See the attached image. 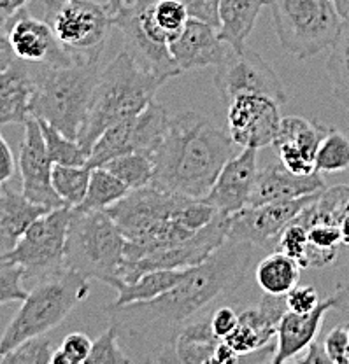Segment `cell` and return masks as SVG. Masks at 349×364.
Wrapping results in <instances>:
<instances>
[{
	"label": "cell",
	"mask_w": 349,
	"mask_h": 364,
	"mask_svg": "<svg viewBox=\"0 0 349 364\" xmlns=\"http://www.w3.org/2000/svg\"><path fill=\"white\" fill-rule=\"evenodd\" d=\"M53 343L44 335L33 336L21 341L18 347L7 352L0 363L2 364H51Z\"/></svg>",
	"instance_id": "cell-38"
},
{
	"label": "cell",
	"mask_w": 349,
	"mask_h": 364,
	"mask_svg": "<svg viewBox=\"0 0 349 364\" xmlns=\"http://www.w3.org/2000/svg\"><path fill=\"white\" fill-rule=\"evenodd\" d=\"M348 335H349V324H348Z\"/></svg>",
	"instance_id": "cell-57"
},
{
	"label": "cell",
	"mask_w": 349,
	"mask_h": 364,
	"mask_svg": "<svg viewBox=\"0 0 349 364\" xmlns=\"http://www.w3.org/2000/svg\"><path fill=\"white\" fill-rule=\"evenodd\" d=\"M53 161L48 156L46 142L37 117L25 123L24 142L20 147L21 193L32 203L46 207L48 210L63 207V200L53 188Z\"/></svg>",
	"instance_id": "cell-17"
},
{
	"label": "cell",
	"mask_w": 349,
	"mask_h": 364,
	"mask_svg": "<svg viewBox=\"0 0 349 364\" xmlns=\"http://www.w3.org/2000/svg\"><path fill=\"white\" fill-rule=\"evenodd\" d=\"M36 77L32 114L78 140L90 98L100 75L98 63L74 60L71 63H32Z\"/></svg>",
	"instance_id": "cell-5"
},
{
	"label": "cell",
	"mask_w": 349,
	"mask_h": 364,
	"mask_svg": "<svg viewBox=\"0 0 349 364\" xmlns=\"http://www.w3.org/2000/svg\"><path fill=\"white\" fill-rule=\"evenodd\" d=\"M188 200L144 186L128 191L127 196L109 207V215L127 238L123 264L147 252L176 247L195 237L199 231L188 230L181 221Z\"/></svg>",
	"instance_id": "cell-3"
},
{
	"label": "cell",
	"mask_w": 349,
	"mask_h": 364,
	"mask_svg": "<svg viewBox=\"0 0 349 364\" xmlns=\"http://www.w3.org/2000/svg\"><path fill=\"white\" fill-rule=\"evenodd\" d=\"M278 147L279 161L283 163L284 168L290 170L291 173H297V176H309V173L316 172V166H314V158L306 154L298 147L291 146V144H281Z\"/></svg>",
	"instance_id": "cell-44"
},
{
	"label": "cell",
	"mask_w": 349,
	"mask_h": 364,
	"mask_svg": "<svg viewBox=\"0 0 349 364\" xmlns=\"http://www.w3.org/2000/svg\"><path fill=\"white\" fill-rule=\"evenodd\" d=\"M318 193L301 196V198L279 200V202L264 203L258 207L242 208L229 215L226 238L246 242V244L255 245L258 250L272 252L276 250L279 235L283 233L284 228L313 202Z\"/></svg>",
	"instance_id": "cell-15"
},
{
	"label": "cell",
	"mask_w": 349,
	"mask_h": 364,
	"mask_svg": "<svg viewBox=\"0 0 349 364\" xmlns=\"http://www.w3.org/2000/svg\"><path fill=\"white\" fill-rule=\"evenodd\" d=\"M335 6L339 9L340 16L346 18L349 16V0H335Z\"/></svg>",
	"instance_id": "cell-54"
},
{
	"label": "cell",
	"mask_w": 349,
	"mask_h": 364,
	"mask_svg": "<svg viewBox=\"0 0 349 364\" xmlns=\"http://www.w3.org/2000/svg\"><path fill=\"white\" fill-rule=\"evenodd\" d=\"M219 338L211 326V314L189 321L177 333L174 352L176 361L183 364H212Z\"/></svg>",
	"instance_id": "cell-27"
},
{
	"label": "cell",
	"mask_w": 349,
	"mask_h": 364,
	"mask_svg": "<svg viewBox=\"0 0 349 364\" xmlns=\"http://www.w3.org/2000/svg\"><path fill=\"white\" fill-rule=\"evenodd\" d=\"M30 0H0V20L9 21L11 18L16 16Z\"/></svg>",
	"instance_id": "cell-53"
},
{
	"label": "cell",
	"mask_w": 349,
	"mask_h": 364,
	"mask_svg": "<svg viewBox=\"0 0 349 364\" xmlns=\"http://www.w3.org/2000/svg\"><path fill=\"white\" fill-rule=\"evenodd\" d=\"M113 16L108 4L95 0L44 2V20L51 26L56 41L81 62L98 63L115 28Z\"/></svg>",
	"instance_id": "cell-9"
},
{
	"label": "cell",
	"mask_w": 349,
	"mask_h": 364,
	"mask_svg": "<svg viewBox=\"0 0 349 364\" xmlns=\"http://www.w3.org/2000/svg\"><path fill=\"white\" fill-rule=\"evenodd\" d=\"M232 154L234 140L229 132L199 112L174 114L151 154L150 186L184 198L204 200Z\"/></svg>",
	"instance_id": "cell-2"
},
{
	"label": "cell",
	"mask_w": 349,
	"mask_h": 364,
	"mask_svg": "<svg viewBox=\"0 0 349 364\" xmlns=\"http://www.w3.org/2000/svg\"><path fill=\"white\" fill-rule=\"evenodd\" d=\"M125 6V0H108V7L113 14H116Z\"/></svg>",
	"instance_id": "cell-55"
},
{
	"label": "cell",
	"mask_w": 349,
	"mask_h": 364,
	"mask_svg": "<svg viewBox=\"0 0 349 364\" xmlns=\"http://www.w3.org/2000/svg\"><path fill=\"white\" fill-rule=\"evenodd\" d=\"M187 6L189 18L206 21L219 28V0H181Z\"/></svg>",
	"instance_id": "cell-47"
},
{
	"label": "cell",
	"mask_w": 349,
	"mask_h": 364,
	"mask_svg": "<svg viewBox=\"0 0 349 364\" xmlns=\"http://www.w3.org/2000/svg\"><path fill=\"white\" fill-rule=\"evenodd\" d=\"M321 189H325V182L320 172L297 176L284 168L281 161H274L258 172L248 207H258V205L279 202V200L301 198Z\"/></svg>",
	"instance_id": "cell-22"
},
{
	"label": "cell",
	"mask_w": 349,
	"mask_h": 364,
	"mask_svg": "<svg viewBox=\"0 0 349 364\" xmlns=\"http://www.w3.org/2000/svg\"><path fill=\"white\" fill-rule=\"evenodd\" d=\"M165 82V79L139 65L137 60L123 49L100 70L78 142L90 154L98 136L113 124L146 109Z\"/></svg>",
	"instance_id": "cell-4"
},
{
	"label": "cell",
	"mask_w": 349,
	"mask_h": 364,
	"mask_svg": "<svg viewBox=\"0 0 349 364\" xmlns=\"http://www.w3.org/2000/svg\"><path fill=\"white\" fill-rule=\"evenodd\" d=\"M314 166L320 173L349 172V134L333 127H325L318 146Z\"/></svg>",
	"instance_id": "cell-33"
},
{
	"label": "cell",
	"mask_w": 349,
	"mask_h": 364,
	"mask_svg": "<svg viewBox=\"0 0 349 364\" xmlns=\"http://www.w3.org/2000/svg\"><path fill=\"white\" fill-rule=\"evenodd\" d=\"M293 361L303 364H332L330 363L328 355H326L325 347L318 343V341H313V343L306 348V355H303V358H295Z\"/></svg>",
	"instance_id": "cell-50"
},
{
	"label": "cell",
	"mask_w": 349,
	"mask_h": 364,
	"mask_svg": "<svg viewBox=\"0 0 349 364\" xmlns=\"http://www.w3.org/2000/svg\"><path fill=\"white\" fill-rule=\"evenodd\" d=\"M307 228L293 221L290 223L283 230V233L279 235L278 245H276V250H281L286 256H290L291 259L297 261V264L301 267V270H307Z\"/></svg>",
	"instance_id": "cell-42"
},
{
	"label": "cell",
	"mask_w": 349,
	"mask_h": 364,
	"mask_svg": "<svg viewBox=\"0 0 349 364\" xmlns=\"http://www.w3.org/2000/svg\"><path fill=\"white\" fill-rule=\"evenodd\" d=\"M325 124L316 123V121H309L301 116H286L281 117L279 132L276 136L274 146L281 144H291V146L298 147L309 156L316 158L318 146L323 136Z\"/></svg>",
	"instance_id": "cell-34"
},
{
	"label": "cell",
	"mask_w": 349,
	"mask_h": 364,
	"mask_svg": "<svg viewBox=\"0 0 349 364\" xmlns=\"http://www.w3.org/2000/svg\"><path fill=\"white\" fill-rule=\"evenodd\" d=\"M256 286L264 293L284 296L301 280V267L281 250H272L258 261L255 268Z\"/></svg>",
	"instance_id": "cell-28"
},
{
	"label": "cell",
	"mask_w": 349,
	"mask_h": 364,
	"mask_svg": "<svg viewBox=\"0 0 349 364\" xmlns=\"http://www.w3.org/2000/svg\"><path fill=\"white\" fill-rule=\"evenodd\" d=\"M320 294L316 287L313 286H295L290 293L286 294V309L295 314L313 312L320 305Z\"/></svg>",
	"instance_id": "cell-46"
},
{
	"label": "cell",
	"mask_w": 349,
	"mask_h": 364,
	"mask_svg": "<svg viewBox=\"0 0 349 364\" xmlns=\"http://www.w3.org/2000/svg\"><path fill=\"white\" fill-rule=\"evenodd\" d=\"M328 310H333V298L323 299L320 305L307 314H295L286 310L278 326V336H276V352L271 363L283 364L293 361L306 352L313 341H316L318 333L323 326V318Z\"/></svg>",
	"instance_id": "cell-23"
},
{
	"label": "cell",
	"mask_w": 349,
	"mask_h": 364,
	"mask_svg": "<svg viewBox=\"0 0 349 364\" xmlns=\"http://www.w3.org/2000/svg\"><path fill=\"white\" fill-rule=\"evenodd\" d=\"M127 238L108 210L72 208L63 264L113 289L121 284Z\"/></svg>",
	"instance_id": "cell-7"
},
{
	"label": "cell",
	"mask_w": 349,
	"mask_h": 364,
	"mask_svg": "<svg viewBox=\"0 0 349 364\" xmlns=\"http://www.w3.org/2000/svg\"><path fill=\"white\" fill-rule=\"evenodd\" d=\"M286 294L274 296L264 293L255 306H246L239 312L237 326L223 340L239 355H242L244 361L248 355L256 354L276 340L281 317L286 314Z\"/></svg>",
	"instance_id": "cell-18"
},
{
	"label": "cell",
	"mask_w": 349,
	"mask_h": 364,
	"mask_svg": "<svg viewBox=\"0 0 349 364\" xmlns=\"http://www.w3.org/2000/svg\"><path fill=\"white\" fill-rule=\"evenodd\" d=\"M283 49L298 60L332 46L343 23L335 0H267Z\"/></svg>",
	"instance_id": "cell-8"
},
{
	"label": "cell",
	"mask_w": 349,
	"mask_h": 364,
	"mask_svg": "<svg viewBox=\"0 0 349 364\" xmlns=\"http://www.w3.org/2000/svg\"><path fill=\"white\" fill-rule=\"evenodd\" d=\"M132 359L121 347L118 333L113 326H109L97 340L93 341L92 352L86 364H128Z\"/></svg>",
	"instance_id": "cell-40"
},
{
	"label": "cell",
	"mask_w": 349,
	"mask_h": 364,
	"mask_svg": "<svg viewBox=\"0 0 349 364\" xmlns=\"http://www.w3.org/2000/svg\"><path fill=\"white\" fill-rule=\"evenodd\" d=\"M256 250L255 245L226 238L204 263L188 268L187 275L158 298L105 306L132 363H177V333L216 299L235 293L244 284Z\"/></svg>",
	"instance_id": "cell-1"
},
{
	"label": "cell",
	"mask_w": 349,
	"mask_h": 364,
	"mask_svg": "<svg viewBox=\"0 0 349 364\" xmlns=\"http://www.w3.org/2000/svg\"><path fill=\"white\" fill-rule=\"evenodd\" d=\"M170 114L158 102H150L135 116L113 124L93 144L86 165L102 166L109 159L127 153L153 154L169 128Z\"/></svg>",
	"instance_id": "cell-12"
},
{
	"label": "cell",
	"mask_w": 349,
	"mask_h": 364,
	"mask_svg": "<svg viewBox=\"0 0 349 364\" xmlns=\"http://www.w3.org/2000/svg\"><path fill=\"white\" fill-rule=\"evenodd\" d=\"M93 341L85 333H71L53 352L51 364H86Z\"/></svg>",
	"instance_id": "cell-43"
},
{
	"label": "cell",
	"mask_w": 349,
	"mask_h": 364,
	"mask_svg": "<svg viewBox=\"0 0 349 364\" xmlns=\"http://www.w3.org/2000/svg\"><path fill=\"white\" fill-rule=\"evenodd\" d=\"M4 254V247H2V242H0V256H2Z\"/></svg>",
	"instance_id": "cell-56"
},
{
	"label": "cell",
	"mask_w": 349,
	"mask_h": 364,
	"mask_svg": "<svg viewBox=\"0 0 349 364\" xmlns=\"http://www.w3.org/2000/svg\"><path fill=\"white\" fill-rule=\"evenodd\" d=\"M46 212V207L32 203L24 193L7 188V184L0 186V242L4 254L9 252L26 228Z\"/></svg>",
	"instance_id": "cell-25"
},
{
	"label": "cell",
	"mask_w": 349,
	"mask_h": 364,
	"mask_svg": "<svg viewBox=\"0 0 349 364\" xmlns=\"http://www.w3.org/2000/svg\"><path fill=\"white\" fill-rule=\"evenodd\" d=\"M14 172H16V159L7 140L0 134V186L13 179Z\"/></svg>",
	"instance_id": "cell-49"
},
{
	"label": "cell",
	"mask_w": 349,
	"mask_h": 364,
	"mask_svg": "<svg viewBox=\"0 0 349 364\" xmlns=\"http://www.w3.org/2000/svg\"><path fill=\"white\" fill-rule=\"evenodd\" d=\"M239 322V312H235L230 305L219 306L211 312V326L214 335L219 340L226 338L234 331Z\"/></svg>",
	"instance_id": "cell-48"
},
{
	"label": "cell",
	"mask_w": 349,
	"mask_h": 364,
	"mask_svg": "<svg viewBox=\"0 0 349 364\" xmlns=\"http://www.w3.org/2000/svg\"><path fill=\"white\" fill-rule=\"evenodd\" d=\"M72 218V207L53 208L32 223L18 244L9 252L2 254L6 259L20 264L25 275L36 279L63 268L66 259L67 231Z\"/></svg>",
	"instance_id": "cell-11"
},
{
	"label": "cell",
	"mask_w": 349,
	"mask_h": 364,
	"mask_svg": "<svg viewBox=\"0 0 349 364\" xmlns=\"http://www.w3.org/2000/svg\"><path fill=\"white\" fill-rule=\"evenodd\" d=\"M170 55L181 72L216 67L230 53V46L219 37L216 26L189 18L183 32L169 43Z\"/></svg>",
	"instance_id": "cell-21"
},
{
	"label": "cell",
	"mask_w": 349,
	"mask_h": 364,
	"mask_svg": "<svg viewBox=\"0 0 349 364\" xmlns=\"http://www.w3.org/2000/svg\"><path fill=\"white\" fill-rule=\"evenodd\" d=\"M214 86L225 104L241 95H264L279 105L288 102V93L274 68L248 46L241 51L230 49L225 60L216 65Z\"/></svg>",
	"instance_id": "cell-13"
},
{
	"label": "cell",
	"mask_w": 349,
	"mask_h": 364,
	"mask_svg": "<svg viewBox=\"0 0 349 364\" xmlns=\"http://www.w3.org/2000/svg\"><path fill=\"white\" fill-rule=\"evenodd\" d=\"M326 355L332 364H349V335L348 326L337 324L323 341Z\"/></svg>",
	"instance_id": "cell-45"
},
{
	"label": "cell",
	"mask_w": 349,
	"mask_h": 364,
	"mask_svg": "<svg viewBox=\"0 0 349 364\" xmlns=\"http://www.w3.org/2000/svg\"><path fill=\"white\" fill-rule=\"evenodd\" d=\"M241 361L242 355H239L225 340H219L218 347L214 350V358H212V364H234Z\"/></svg>",
	"instance_id": "cell-52"
},
{
	"label": "cell",
	"mask_w": 349,
	"mask_h": 364,
	"mask_svg": "<svg viewBox=\"0 0 349 364\" xmlns=\"http://www.w3.org/2000/svg\"><path fill=\"white\" fill-rule=\"evenodd\" d=\"M157 0H132L113 16L115 28L125 37V51L130 53L139 65L158 77L170 81L181 74L169 49V39L155 21Z\"/></svg>",
	"instance_id": "cell-10"
},
{
	"label": "cell",
	"mask_w": 349,
	"mask_h": 364,
	"mask_svg": "<svg viewBox=\"0 0 349 364\" xmlns=\"http://www.w3.org/2000/svg\"><path fill=\"white\" fill-rule=\"evenodd\" d=\"M328 49L326 74L332 93L349 112V16L343 18L339 32Z\"/></svg>",
	"instance_id": "cell-30"
},
{
	"label": "cell",
	"mask_w": 349,
	"mask_h": 364,
	"mask_svg": "<svg viewBox=\"0 0 349 364\" xmlns=\"http://www.w3.org/2000/svg\"><path fill=\"white\" fill-rule=\"evenodd\" d=\"M188 20V9L181 0H157L155 4V21L163 30L169 43L183 32Z\"/></svg>",
	"instance_id": "cell-39"
},
{
	"label": "cell",
	"mask_w": 349,
	"mask_h": 364,
	"mask_svg": "<svg viewBox=\"0 0 349 364\" xmlns=\"http://www.w3.org/2000/svg\"><path fill=\"white\" fill-rule=\"evenodd\" d=\"M229 235V215L218 214L204 230L184 244L176 247L155 250L121 267V284L132 282L144 273L155 270H184L204 263ZM120 286V284H118Z\"/></svg>",
	"instance_id": "cell-14"
},
{
	"label": "cell",
	"mask_w": 349,
	"mask_h": 364,
	"mask_svg": "<svg viewBox=\"0 0 349 364\" xmlns=\"http://www.w3.org/2000/svg\"><path fill=\"white\" fill-rule=\"evenodd\" d=\"M226 105V127L234 144L242 149L274 146L281 124L278 102L264 95H241Z\"/></svg>",
	"instance_id": "cell-16"
},
{
	"label": "cell",
	"mask_w": 349,
	"mask_h": 364,
	"mask_svg": "<svg viewBox=\"0 0 349 364\" xmlns=\"http://www.w3.org/2000/svg\"><path fill=\"white\" fill-rule=\"evenodd\" d=\"M258 172V149L244 147L241 154L232 156L223 165L204 202L225 215L242 210L248 207Z\"/></svg>",
	"instance_id": "cell-20"
},
{
	"label": "cell",
	"mask_w": 349,
	"mask_h": 364,
	"mask_svg": "<svg viewBox=\"0 0 349 364\" xmlns=\"http://www.w3.org/2000/svg\"><path fill=\"white\" fill-rule=\"evenodd\" d=\"M267 0H219V37L235 51L246 46Z\"/></svg>",
	"instance_id": "cell-26"
},
{
	"label": "cell",
	"mask_w": 349,
	"mask_h": 364,
	"mask_svg": "<svg viewBox=\"0 0 349 364\" xmlns=\"http://www.w3.org/2000/svg\"><path fill=\"white\" fill-rule=\"evenodd\" d=\"M25 270L20 264L0 256V305L24 301L28 291L24 287Z\"/></svg>",
	"instance_id": "cell-41"
},
{
	"label": "cell",
	"mask_w": 349,
	"mask_h": 364,
	"mask_svg": "<svg viewBox=\"0 0 349 364\" xmlns=\"http://www.w3.org/2000/svg\"><path fill=\"white\" fill-rule=\"evenodd\" d=\"M188 268L184 270H155L144 273L137 280L132 282H123L115 287L116 299L113 305L121 306L128 303L137 301H150V299L158 298V296L167 293L170 287L176 286L184 275Z\"/></svg>",
	"instance_id": "cell-29"
},
{
	"label": "cell",
	"mask_w": 349,
	"mask_h": 364,
	"mask_svg": "<svg viewBox=\"0 0 349 364\" xmlns=\"http://www.w3.org/2000/svg\"><path fill=\"white\" fill-rule=\"evenodd\" d=\"M7 37L14 58L26 63H71L74 56L56 41L51 26L46 20L32 16L21 9L16 16L7 21Z\"/></svg>",
	"instance_id": "cell-19"
},
{
	"label": "cell",
	"mask_w": 349,
	"mask_h": 364,
	"mask_svg": "<svg viewBox=\"0 0 349 364\" xmlns=\"http://www.w3.org/2000/svg\"><path fill=\"white\" fill-rule=\"evenodd\" d=\"M102 166L115 173L130 191L150 186L151 177H153V159H151V154L146 153L121 154V156L109 159Z\"/></svg>",
	"instance_id": "cell-36"
},
{
	"label": "cell",
	"mask_w": 349,
	"mask_h": 364,
	"mask_svg": "<svg viewBox=\"0 0 349 364\" xmlns=\"http://www.w3.org/2000/svg\"><path fill=\"white\" fill-rule=\"evenodd\" d=\"M90 293V280L63 267L39 277L0 336V359L21 341L46 335Z\"/></svg>",
	"instance_id": "cell-6"
},
{
	"label": "cell",
	"mask_w": 349,
	"mask_h": 364,
	"mask_svg": "<svg viewBox=\"0 0 349 364\" xmlns=\"http://www.w3.org/2000/svg\"><path fill=\"white\" fill-rule=\"evenodd\" d=\"M7 23L0 20V72L14 62V53L7 37Z\"/></svg>",
	"instance_id": "cell-51"
},
{
	"label": "cell",
	"mask_w": 349,
	"mask_h": 364,
	"mask_svg": "<svg viewBox=\"0 0 349 364\" xmlns=\"http://www.w3.org/2000/svg\"><path fill=\"white\" fill-rule=\"evenodd\" d=\"M36 77L32 63L14 58L0 72V127L25 124L32 114Z\"/></svg>",
	"instance_id": "cell-24"
},
{
	"label": "cell",
	"mask_w": 349,
	"mask_h": 364,
	"mask_svg": "<svg viewBox=\"0 0 349 364\" xmlns=\"http://www.w3.org/2000/svg\"><path fill=\"white\" fill-rule=\"evenodd\" d=\"M128 191L130 189L118 179L115 173H111L104 166H93L85 200L75 208L78 210H108L123 196H127Z\"/></svg>",
	"instance_id": "cell-32"
},
{
	"label": "cell",
	"mask_w": 349,
	"mask_h": 364,
	"mask_svg": "<svg viewBox=\"0 0 349 364\" xmlns=\"http://www.w3.org/2000/svg\"><path fill=\"white\" fill-rule=\"evenodd\" d=\"M41 124V132H43L44 142H46L48 156L53 161V165H86L90 154L86 153L85 147L78 142L75 139H69L63 135L62 132L56 130L53 124L48 121L37 119Z\"/></svg>",
	"instance_id": "cell-37"
},
{
	"label": "cell",
	"mask_w": 349,
	"mask_h": 364,
	"mask_svg": "<svg viewBox=\"0 0 349 364\" xmlns=\"http://www.w3.org/2000/svg\"><path fill=\"white\" fill-rule=\"evenodd\" d=\"M92 168L88 165H53V188L67 207L75 208L88 191Z\"/></svg>",
	"instance_id": "cell-35"
},
{
	"label": "cell",
	"mask_w": 349,
	"mask_h": 364,
	"mask_svg": "<svg viewBox=\"0 0 349 364\" xmlns=\"http://www.w3.org/2000/svg\"><path fill=\"white\" fill-rule=\"evenodd\" d=\"M307 228V268H326L340 256L343 235L332 223H313Z\"/></svg>",
	"instance_id": "cell-31"
}]
</instances>
